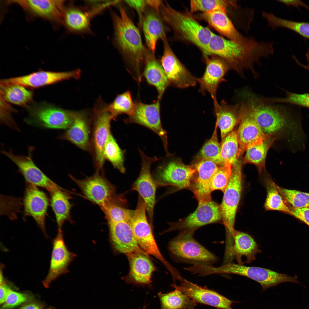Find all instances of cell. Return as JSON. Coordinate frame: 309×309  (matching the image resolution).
Masks as SVG:
<instances>
[{"instance_id":"6da1fadb","label":"cell","mask_w":309,"mask_h":309,"mask_svg":"<svg viewBox=\"0 0 309 309\" xmlns=\"http://www.w3.org/2000/svg\"><path fill=\"white\" fill-rule=\"evenodd\" d=\"M242 101L250 114L267 136L285 134L291 145L301 147L304 145L305 135L301 121L286 108L275 105L245 91Z\"/></svg>"},{"instance_id":"7a4b0ae2","label":"cell","mask_w":309,"mask_h":309,"mask_svg":"<svg viewBox=\"0 0 309 309\" xmlns=\"http://www.w3.org/2000/svg\"><path fill=\"white\" fill-rule=\"evenodd\" d=\"M274 52L271 42L259 41L247 37L242 42H237L214 33L209 42L206 56H217L224 61L230 69L243 76L245 70L256 74L254 64L261 58L268 57Z\"/></svg>"},{"instance_id":"3957f363","label":"cell","mask_w":309,"mask_h":309,"mask_svg":"<svg viewBox=\"0 0 309 309\" xmlns=\"http://www.w3.org/2000/svg\"><path fill=\"white\" fill-rule=\"evenodd\" d=\"M119 9V14L112 10L110 12L113 27V41L129 71L135 80L140 82L146 47L143 44L138 28L125 9L121 6Z\"/></svg>"},{"instance_id":"277c9868","label":"cell","mask_w":309,"mask_h":309,"mask_svg":"<svg viewBox=\"0 0 309 309\" xmlns=\"http://www.w3.org/2000/svg\"><path fill=\"white\" fill-rule=\"evenodd\" d=\"M159 12L176 37L197 46L206 56L214 33L208 28L201 25L190 13L177 10L166 2H163Z\"/></svg>"},{"instance_id":"5b68a950","label":"cell","mask_w":309,"mask_h":309,"mask_svg":"<svg viewBox=\"0 0 309 309\" xmlns=\"http://www.w3.org/2000/svg\"><path fill=\"white\" fill-rule=\"evenodd\" d=\"M194 232H180L169 242L171 254L178 262L194 265H213L218 257L198 242L193 237Z\"/></svg>"},{"instance_id":"8992f818","label":"cell","mask_w":309,"mask_h":309,"mask_svg":"<svg viewBox=\"0 0 309 309\" xmlns=\"http://www.w3.org/2000/svg\"><path fill=\"white\" fill-rule=\"evenodd\" d=\"M242 188L241 164L239 160L232 165V172L220 205L222 222L225 231V245L232 246L233 233L237 209Z\"/></svg>"},{"instance_id":"52a82bcc","label":"cell","mask_w":309,"mask_h":309,"mask_svg":"<svg viewBox=\"0 0 309 309\" xmlns=\"http://www.w3.org/2000/svg\"><path fill=\"white\" fill-rule=\"evenodd\" d=\"M25 122L42 128L67 129L72 124L77 112L65 110L46 102L27 108Z\"/></svg>"},{"instance_id":"ba28073f","label":"cell","mask_w":309,"mask_h":309,"mask_svg":"<svg viewBox=\"0 0 309 309\" xmlns=\"http://www.w3.org/2000/svg\"><path fill=\"white\" fill-rule=\"evenodd\" d=\"M145 202L139 196L136 209L129 223L140 247L147 254L153 256L161 261L170 272L174 273L176 270L165 260L161 253L153 235L150 224L146 216Z\"/></svg>"},{"instance_id":"9c48e42d","label":"cell","mask_w":309,"mask_h":309,"mask_svg":"<svg viewBox=\"0 0 309 309\" xmlns=\"http://www.w3.org/2000/svg\"><path fill=\"white\" fill-rule=\"evenodd\" d=\"M209 273L233 274L245 276L259 283L263 290L276 286L285 282L299 283L296 277H292L272 270L258 267L245 266L243 265L229 263L220 267L210 266Z\"/></svg>"},{"instance_id":"30bf717a","label":"cell","mask_w":309,"mask_h":309,"mask_svg":"<svg viewBox=\"0 0 309 309\" xmlns=\"http://www.w3.org/2000/svg\"><path fill=\"white\" fill-rule=\"evenodd\" d=\"M93 117L91 122V152L96 171H101L105 161L104 149L112 134L110 123L114 119L106 106L95 108Z\"/></svg>"},{"instance_id":"8fae6325","label":"cell","mask_w":309,"mask_h":309,"mask_svg":"<svg viewBox=\"0 0 309 309\" xmlns=\"http://www.w3.org/2000/svg\"><path fill=\"white\" fill-rule=\"evenodd\" d=\"M100 172L96 171L93 175L82 179H78L71 175L70 176L85 196L101 209L117 200L119 196L116 195L114 186Z\"/></svg>"},{"instance_id":"7c38bea8","label":"cell","mask_w":309,"mask_h":309,"mask_svg":"<svg viewBox=\"0 0 309 309\" xmlns=\"http://www.w3.org/2000/svg\"><path fill=\"white\" fill-rule=\"evenodd\" d=\"M161 163L152 175L157 187L171 186L180 190L190 186L195 168L176 161Z\"/></svg>"},{"instance_id":"4fadbf2b","label":"cell","mask_w":309,"mask_h":309,"mask_svg":"<svg viewBox=\"0 0 309 309\" xmlns=\"http://www.w3.org/2000/svg\"><path fill=\"white\" fill-rule=\"evenodd\" d=\"M222 221L220 206L212 200L198 202L195 210L178 221L169 223L167 231H178L180 232H194L198 228L210 223Z\"/></svg>"},{"instance_id":"5bb4252c","label":"cell","mask_w":309,"mask_h":309,"mask_svg":"<svg viewBox=\"0 0 309 309\" xmlns=\"http://www.w3.org/2000/svg\"><path fill=\"white\" fill-rule=\"evenodd\" d=\"M141 165L139 175L133 183L131 190L137 191L145 203L146 212L150 223L153 222L154 207L156 203V193L157 187L151 174L152 165L159 160L156 157H150L139 149Z\"/></svg>"},{"instance_id":"9a60e30c","label":"cell","mask_w":309,"mask_h":309,"mask_svg":"<svg viewBox=\"0 0 309 309\" xmlns=\"http://www.w3.org/2000/svg\"><path fill=\"white\" fill-rule=\"evenodd\" d=\"M33 148L29 147L27 155H15L11 151L2 150L1 153L17 166L27 183L44 188L50 194L60 187L46 176L35 164L32 158Z\"/></svg>"},{"instance_id":"2e32d148","label":"cell","mask_w":309,"mask_h":309,"mask_svg":"<svg viewBox=\"0 0 309 309\" xmlns=\"http://www.w3.org/2000/svg\"><path fill=\"white\" fill-rule=\"evenodd\" d=\"M160 100L158 99L151 104L140 102H135L131 114L124 120L126 123H134L150 129L161 139L166 151H167V133L163 129L160 116Z\"/></svg>"},{"instance_id":"e0dca14e","label":"cell","mask_w":309,"mask_h":309,"mask_svg":"<svg viewBox=\"0 0 309 309\" xmlns=\"http://www.w3.org/2000/svg\"><path fill=\"white\" fill-rule=\"evenodd\" d=\"M163 41L164 50L160 62L169 85L179 88L194 86L197 82V78L177 57L170 47L167 38Z\"/></svg>"},{"instance_id":"ac0fdd59","label":"cell","mask_w":309,"mask_h":309,"mask_svg":"<svg viewBox=\"0 0 309 309\" xmlns=\"http://www.w3.org/2000/svg\"><path fill=\"white\" fill-rule=\"evenodd\" d=\"M81 72L77 69L67 72L40 71L27 75L2 79L0 85H19L25 87L37 88L62 81L80 77Z\"/></svg>"},{"instance_id":"d6986e66","label":"cell","mask_w":309,"mask_h":309,"mask_svg":"<svg viewBox=\"0 0 309 309\" xmlns=\"http://www.w3.org/2000/svg\"><path fill=\"white\" fill-rule=\"evenodd\" d=\"M64 0H19L8 1L9 4L15 3L35 17L51 22L63 24L65 9Z\"/></svg>"},{"instance_id":"ffe728a7","label":"cell","mask_w":309,"mask_h":309,"mask_svg":"<svg viewBox=\"0 0 309 309\" xmlns=\"http://www.w3.org/2000/svg\"><path fill=\"white\" fill-rule=\"evenodd\" d=\"M179 285L175 284L171 286L176 288L194 302L220 309H233L231 305L235 302L213 290L203 287L181 277Z\"/></svg>"},{"instance_id":"44dd1931","label":"cell","mask_w":309,"mask_h":309,"mask_svg":"<svg viewBox=\"0 0 309 309\" xmlns=\"http://www.w3.org/2000/svg\"><path fill=\"white\" fill-rule=\"evenodd\" d=\"M240 104L239 123L237 131L239 144L238 159L249 148L262 144L268 136L264 134L250 114L244 103L242 102Z\"/></svg>"},{"instance_id":"7402d4cb","label":"cell","mask_w":309,"mask_h":309,"mask_svg":"<svg viewBox=\"0 0 309 309\" xmlns=\"http://www.w3.org/2000/svg\"><path fill=\"white\" fill-rule=\"evenodd\" d=\"M23 199L24 215L32 217L47 237L45 219L49 205V199L45 193L38 187L27 183Z\"/></svg>"},{"instance_id":"603a6c76","label":"cell","mask_w":309,"mask_h":309,"mask_svg":"<svg viewBox=\"0 0 309 309\" xmlns=\"http://www.w3.org/2000/svg\"><path fill=\"white\" fill-rule=\"evenodd\" d=\"M52 249L48 274L42 281L43 286L48 288L50 284L58 277L68 272V267L75 256L67 247L63 237L62 231L58 230L57 235L52 242Z\"/></svg>"},{"instance_id":"cb8c5ba5","label":"cell","mask_w":309,"mask_h":309,"mask_svg":"<svg viewBox=\"0 0 309 309\" xmlns=\"http://www.w3.org/2000/svg\"><path fill=\"white\" fill-rule=\"evenodd\" d=\"M206 68L201 78H197L203 94L207 92L211 94L213 102L217 101L216 92L220 84L225 81L224 77L230 69L226 63L219 57L213 55L205 56Z\"/></svg>"},{"instance_id":"d4e9b609","label":"cell","mask_w":309,"mask_h":309,"mask_svg":"<svg viewBox=\"0 0 309 309\" xmlns=\"http://www.w3.org/2000/svg\"><path fill=\"white\" fill-rule=\"evenodd\" d=\"M108 224L111 243L117 252L126 255L134 252L147 254L139 246L128 223L122 221Z\"/></svg>"},{"instance_id":"484cf974","label":"cell","mask_w":309,"mask_h":309,"mask_svg":"<svg viewBox=\"0 0 309 309\" xmlns=\"http://www.w3.org/2000/svg\"><path fill=\"white\" fill-rule=\"evenodd\" d=\"M84 9L73 2L66 5L63 24L67 30L73 34H92L90 21L96 13L92 9Z\"/></svg>"},{"instance_id":"4316f807","label":"cell","mask_w":309,"mask_h":309,"mask_svg":"<svg viewBox=\"0 0 309 309\" xmlns=\"http://www.w3.org/2000/svg\"><path fill=\"white\" fill-rule=\"evenodd\" d=\"M219 167L213 161L202 158L195 164L198 174L194 181L192 191L198 202L212 200L211 181Z\"/></svg>"},{"instance_id":"83f0119b","label":"cell","mask_w":309,"mask_h":309,"mask_svg":"<svg viewBox=\"0 0 309 309\" xmlns=\"http://www.w3.org/2000/svg\"><path fill=\"white\" fill-rule=\"evenodd\" d=\"M130 265L128 275L124 280L128 283L138 285H148L155 267L148 255L134 252L126 255Z\"/></svg>"},{"instance_id":"f1b7e54d","label":"cell","mask_w":309,"mask_h":309,"mask_svg":"<svg viewBox=\"0 0 309 309\" xmlns=\"http://www.w3.org/2000/svg\"><path fill=\"white\" fill-rule=\"evenodd\" d=\"M163 21L160 13L147 6L141 27L147 48L154 54L157 41L167 38L166 28Z\"/></svg>"},{"instance_id":"f546056e","label":"cell","mask_w":309,"mask_h":309,"mask_svg":"<svg viewBox=\"0 0 309 309\" xmlns=\"http://www.w3.org/2000/svg\"><path fill=\"white\" fill-rule=\"evenodd\" d=\"M91 123L86 114L77 112L71 126L59 136L84 150L91 152Z\"/></svg>"},{"instance_id":"4dcf8cb0","label":"cell","mask_w":309,"mask_h":309,"mask_svg":"<svg viewBox=\"0 0 309 309\" xmlns=\"http://www.w3.org/2000/svg\"><path fill=\"white\" fill-rule=\"evenodd\" d=\"M226 7H221L203 13L202 18L222 35L227 39L242 42L247 38L236 29L226 12Z\"/></svg>"},{"instance_id":"1f68e13d","label":"cell","mask_w":309,"mask_h":309,"mask_svg":"<svg viewBox=\"0 0 309 309\" xmlns=\"http://www.w3.org/2000/svg\"><path fill=\"white\" fill-rule=\"evenodd\" d=\"M143 74L147 82L155 87L161 99L169 84L160 62L155 54L146 48L144 59Z\"/></svg>"},{"instance_id":"d6a6232c","label":"cell","mask_w":309,"mask_h":309,"mask_svg":"<svg viewBox=\"0 0 309 309\" xmlns=\"http://www.w3.org/2000/svg\"><path fill=\"white\" fill-rule=\"evenodd\" d=\"M213 103L217 116L216 122L220 129L222 141L233 131L239 121L240 105L239 103L229 105L223 100L220 104L217 101Z\"/></svg>"},{"instance_id":"836d02e7","label":"cell","mask_w":309,"mask_h":309,"mask_svg":"<svg viewBox=\"0 0 309 309\" xmlns=\"http://www.w3.org/2000/svg\"><path fill=\"white\" fill-rule=\"evenodd\" d=\"M233 236V256L238 264H243L242 260L243 257L246 258L245 263H250L255 259L257 253L261 252L254 239L247 233L234 229Z\"/></svg>"},{"instance_id":"e575fe53","label":"cell","mask_w":309,"mask_h":309,"mask_svg":"<svg viewBox=\"0 0 309 309\" xmlns=\"http://www.w3.org/2000/svg\"><path fill=\"white\" fill-rule=\"evenodd\" d=\"M50 205L54 214L58 230L62 231L64 222H71L70 211L72 207L70 197L66 192L60 187L50 194Z\"/></svg>"},{"instance_id":"d590c367","label":"cell","mask_w":309,"mask_h":309,"mask_svg":"<svg viewBox=\"0 0 309 309\" xmlns=\"http://www.w3.org/2000/svg\"><path fill=\"white\" fill-rule=\"evenodd\" d=\"M171 292L158 293L161 309H194L196 303L176 288Z\"/></svg>"},{"instance_id":"8d00e7d4","label":"cell","mask_w":309,"mask_h":309,"mask_svg":"<svg viewBox=\"0 0 309 309\" xmlns=\"http://www.w3.org/2000/svg\"><path fill=\"white\" fill-rule=\"evenodd\" d=\"M0 96L7 102L20 106H27L33 100V92L17 84L0 85Z\"/></svg>"},{"instance_id":"74e56055","label":"cell","mask_w":309,"mask_h":309,"mask_svg":"<svg viewBox=\"0 0 309 309\" xmlns=\"http://www.w3.org/2000/svg\"><path fill=\"white\" fill-rule=\"evenodd\" d=\"M272 136H268L263 142L248 148L243 158L244 163L255 165L260 172L265 167L266 156L268 150L275 140Z\"/></svg>"},{"instance_id":"f35d334b","label":"cell","mask_w":309,"mask_h":309,"mask_svg":"<svg viewBox=\"0 0 309 309\" xmlns=\"http://www.w3.org/2000/svg\"><path fill=\"white\" fill-rule=\"evenodd\" d=\"M262 15L272 28L283 27L292 30L302 37L309 39V23L296 22L283 19L273 14L263 11Z\"/></svg>"},{"instance_id":"ab89813d","label":"cell","mask_w":309,"mask_h":309,"mask_svg":"<svg viewBox=\"0 0 309 309\" xmlns=\"http://www.w3.org/2000/svg\"><path fill=\"white\" fill-rule=\"evenodd\" d=\"M266 184L267 195L264 205L266 209L281 211L291 215V210L285 203L276 185L270 178L267 179Z\"/></svg>"},{"instance_id":"60d3db41","label":"cell","mask_w":309,"mask_h":309,"mask_svg":"<svg viewBox=\"0 0 309 309\" xmlns=\"http://www.w3.org/2000/svg\"><path fill=\"white\" fill-rule=\"evenodd\" d=\"M134 105L131 92L128 91L118 95L113 101L106 107L115 120L120 114H126L128 116L131 114Z\"/></svg>"},{"instance_id":"b9f144b4","label":"cell","mask_w":309,"mask_h":309,"mask_svg":"<svg viewBox=\"0 0 309 309\" xmlns=\"http://www.w3.org/2000/svg\"><path fill=\"white\" fill-rule=\"evenodd\" d=\"M104 155L105 159L108 161L115 168L122 173H125L124 153L112 134L105 146Z\"/></svg>"},{"instance_id":"7bdbcfd3","label":"cell","mask_w":309,"mask_h":309,"mask_svg":"<svg viewBox=\"0 0 309 309\" xmlns=\"http://www.w3.org/2000/svg\"><path fill=\"white\" fill-rule=\"evenodd\" d=\"M221 157L223 165L225 163L233 165L238 160L239 144L237 132L233 130L221 141Z\"/></svg>"},{"instance_id":"ee69618b","label":"cell","mask_w":309,"mask_h":309,"mask_svg":"<svg viewBox=\"0 0 309 309\" xmlns=\"http://www.w3.org/2000/svg\"><path fill=\"white\" fill-rule=\"evenodd\" d=\"M120 201L109 203L101 209L108 223L126 221L129 223L133 216L134 210L124 208L120 205Z\"/></svg>"},{"instance_id":"f6af8a7d","label":"cell","mask_w":309,"mask_h":309,"mask_svg":"<svg viewBox=\"0 0 309 309\" xmlns=\"http://www.w3.org/2000/svg\"><path fill=\"white\" fill-rule=\"evenodd\" d=\"M216 122L214 130L210 138L204 144L200 152L202 158L211 161L220 166H223L221 157V145L219 142Z\"/></svg>"},{"instance_id":"bcb514c9","label":"cell","mask_w":309,"mask_h":309,"mask_svg":"<svg viewBox=\"0 0 309 309\" xmlns=\"http://www.w3.org/2000/svg\"><path fill=\"white\" fill-rule=\"evenodd\" d=\"M278 191L284 200L295 208L309 207V193L287 189L276 185Z\"/></svg>"},{"instance_id":"7dc6e473","label":"cell","mask_w":309,"mask_h":309,"mask_svg":"<svg viewBox=\"0 0 309 309\" xmlns=\"http://www.w3.org/2000/svg\"><path fill=\"white\" fill-rule=\"evenodd\" d=\"M233 1L225 0H192L190 1L191 11L205 13L221 7L232 5L235 7L236 3Z\"/></svg>"},{"instance_id":"c3c4849f","label":"cell","mask_w":309,"mask_h":309,"mask_svg":"<svg viewBox=\"0 0 309 309\" xmlns=\"http://www.w3.org/2000/svg\"><path fill=\"white\" fill-rule=\"evenodd\" d=\"M232 166L231 164L227 163L223 166L219 167L211 180L212 191L220 190L224 192L231 174Z\"/></svg>"},{"instance_id":"681fc988","label":"cell","mask_w":309,"mask_h":309,"mask_svg":"<svg viewBox=\"0 0 309 309\" xmlns=\"http://www.w3.org/2000/svg\"><path fill=\"white\" fill-rule=\"evenodd\" d=\"M286 96L283 98H267L271 103H286L309 108V93L299 94L286 91Z\"/></svg>"},{"instance_id":"f907efd6","label":"cell","mask_w":309,"mask_h":309,"mask_svg":"<svg viewBox=\"0 0 309 309\" xmlns=\"http://www.w3.org/2000/svg\"><path fill=\"white\" fill-rule=\"evenodd\" d=\"M29 295L13 291L10 289L1 309H11L30 300Z\"/></svg>"},{"instance_id":"816d5d0a","label":"cell","mask_w":309,"mask_h":309,"mask_svg":"<svg viewBox=\"0 0 309 309\" xmlns=\"http://www.w3.org/2000/svg\"><path fill=\"white\" fill-rule=\"evenodd\" d=\"M124 1L136 11L138 16L140 25L141 26L142 18L147 6L146 0H124Z\"/></svg>"},{"instance_id":"f5cc1de1","label":"cell","mask_w":309,"mask_h":309,"mask_svg":"<svg viewBox=\"0 0 309 309\" xmlns=\"http://www.w3.org/2000/svg\"><path fill=\"white\" fill-rule=\"evenodd\" d=\"M291 215L309 226V207L297 209L290 208Z\"/></svg>"},{"instance_id":"db71d44e","label":"cell","mask_w":309,"mask_h":309,"mask_svg":"<svg viewBox=\"0 0 309 309\" xmlns=\"http://www.w3.org/2000/svg\"><path fill=\"white\" fill-rule=\"evenodd\" d=\"M3 265L1 267L0 275V304H2L4 302L8 293L11 289L5 281L3 274Z\"/></svg>"},{"instance_id":"11a10c76","label":"cell","mask_w":309,"mask_h":309,"mask_svg":"<svg viewBox=\"0 0 309 309\" xmlns=\"http://www.w3.org/2000/svg\"><path fill=\"white\" fill-rule=\"evenodd\" d=\"M19 309H57L52 307H46L36 303H30L22 306Z\"/></svg>"},{"instance_id":"9f6ffc18","label":"cell","mask_w":309,"mask_h":309,"mask_svg":"<svg viewBox=\"0 0 309 309\" xmlns=\"http://www.w3.org/2000/svg\"><path fill=\"white\" fill-rule=\"evenodd\" d=\"M148 6L160 13V10L163 3L161 0H146Z\"/></svg>"},{"instance_id":"6f0895ef","label":"cell","mask_w":309,"mask_h":309,"mask_svg":"<svg viewBox=\"0 0 309 309\" xmlns=\"http://www.w3.org/2000/svg\"><path fill=\"white\" fill-rule=\"evenodd\" d=\"M279 1L287 5H291L296 7L303 6L309 10V6L302 1L299 0H278Z\"/></svg>"},{"instance_id":"680465c9","label":"cell","mask_w":309,"mask_h":309,"mask_svg":"<svg viewBox=\"0 0 309 309\" xmlns=\"http://www.w3.org/2000/svg\"><path fill=\"white\" fill-rule=\"evenodd\" d=\"M306 55V59L308 62V64L307 66H305L304 67L309 70V48H308L307 52Z\"/></svg>"},{"instance_id":"91938a15","label":"cell","mask_w":309,"mask_h":309,"mask_svg":"<svg viewBox=\"0 0 309 309\" xmlns=\"http://www.w3.org/2000/svg\"><path fill=\"white\" fill-rule=\"evenodd\" d=\"M147 305H145V304H144V306H143L142 308L141 309H146V307H147Z\"/></svg>"}]
</instances>
